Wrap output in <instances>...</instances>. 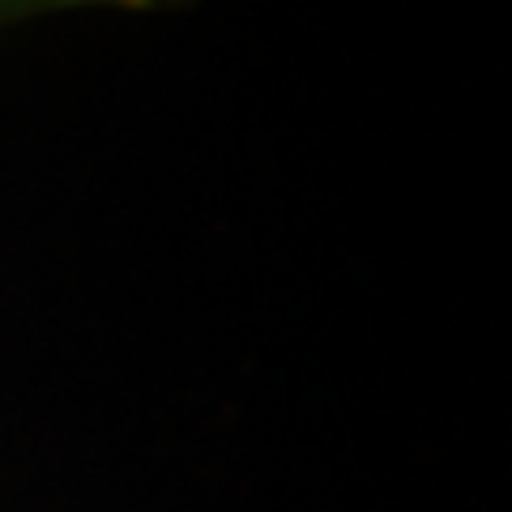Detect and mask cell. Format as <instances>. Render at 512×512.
Segmentation results:
<instances>
[]
</instances>
